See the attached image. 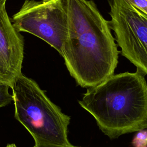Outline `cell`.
Instances as JSON below:
<instances>
[{"label":"cell","mask_w":147,"mask_h":147,"mask_svg":"<svg viewBox=\"0 0 147 147\" xmlns=\"http://www.w3.org/2000/svg\"><path fill=\"white\" fill-rule=\"evenodd\" d=\"M67 33L61 56L77 84L95 86L113 75L119 51L108 20L92 0H65Z\"/></svg>","instance_id":"obj_1"},{"label":"cell","mask_w":147,"mask_h":147,"mask_svg":"<svg viewBox=\"0 0 147 147\" xmlns=\"http://www.w3.org/2000/svg\"><path fill=\"white\" fill-rule=\"evenodd\" d=\"M78 103L110 139L147 129V83L138 70L113 74L87 88Z\"/></svg>","instance_id":"obj_2"},{"label":"cell","mask_w":147,"mask_h":147,"mask_svg":"<svg viewBox=\"0 0 147 147\" xmlns=\"http://www.w3.org/2000/svg\"><path fill=\"white\" fill-rule=\"evenodd\" d=\"M14 117L39 147H75L68 138L69 116L53 103L33 79L22 73L11 87Z\"/></svg>","instance_id":"obj_3"},{"label":"cell","mask_w":147,"mask_h":147,"mask_svg":"<svg viewBox=\"0 0 147 147\" xmlns=\"http://www.w3.org/2000/svg\"><path fill=\"white\" fill-rule=\"evenodd\" d=\"M109 21L121 55L147 75V16L129 0H108Z\"/></svg>","instance_id":"obj_4"},{"label":"cell","mask_w":147,"mask_h":147,"mask_svg":"<svg viewBox=\"0 0 147 147\" xmlns=\"http://www.w3.org/2000/svg\"><path fill=\"white\" fill-rule=\"evenodd\" d=\"M11 21L18 32L41 38L61 55L67 26L65 0H25Z\"/></svg>","instance_id":"obj_5"},{"label":"cell","mask_w":147,"mask_h":147,"mask_svg":"<svg viewBox=\"0 0 147 147\" xmlns=\"http://www.w3.org/2000/svg\"><path fill=\"white\" fill-rule=\"evenodd\" d=\"M24 42L13 26L6 10V2L0 5V80L13 84L22 74Z\"/></svg>","instance_id":"obj_6"},{"label":"cell","mask_w":147,"mask_h":147,"mask_svg":"<svg viewBox=\"0 0 147 147\" xmlns=\"http://www.w3.org/2000/svg\"><path fill=\"white\" fill-rule=\"evenodd\" d=\"M9 88H11L9 84L0 80V108L6 106L13 100L12 94L9 92Z\"/></svg>","instance_id":"obj_7"},{"label":"cell","mask_w":147,"mask_h":147,"mask_svg":"<svg viewBox=\"0 0 147 147\" xmlns=\"http://www.w3.org/2000/svg\"><path fill=\"white\" fill-rule=\"evenodd\" d=\"M147 16V0H129Z\"/></svg>","instance_id":"obj_8"},{"label":"cell","mask_w":147,"mask_h":147,"mask_svg":"<svg viewBox=\"0 0 147 147\" xmlns=\"http://www.w3.org/2000/svg\"><path fill=\"white\" fill-rule=\"evenodd\" d=\"M6 147H17V146L14 144H7Z\"/></svg>","instance_id":"obj_9"},{"label":"cell","mask_w":147,"mask_h":147,"mask_svg":"<svg viewBox=\"0 0 147 147\" xmlns=\"http://www.w3.org/2000/svg\"><path fill=\"white\" fill-rule=\"evenodd\" d=\"M6 0H0V5L3 3V2H6Z\"/></svg>","instance_id":"obj_10"},{"label":"cell","mask_w":147,"mask_h":147,"mask_svg":"<svg viewBox=\"0 0 147 147\" xmlns=\"http://www.w3.org/2000/svg\"><path fill=\"white\" fill-rule=\"evenodd\" d=\"M33 147H39V146H36V145H34ZM75 147H78V146H75Z\"/></svg>","instance_id":"obj_11"}]
</instances>
